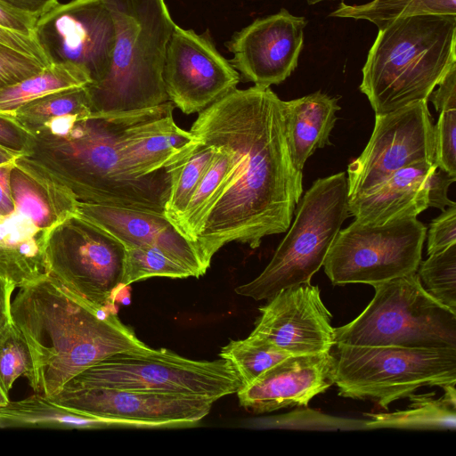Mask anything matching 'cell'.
Here are the masks:
<instances>
[{"label": "cell", "mask_w": 456, "mask_h": 456, "mask_svg": "<svg viewBox=\"0 0 456 456\" xmlns=\"http://www.w3.org/2000/svg\"><path fill=\"white\" fill-rule=\"evenodd\" d=\"M282 100L270 87L235 89L200 112L190 132L227 151L234 161L228 186L207 215L196 239L208 266L230 242L260 246L288 231L303 193L293 165Z\"/></svg>", "instance_id": "1"}, {"label": "cell", "mask_w": 456, "mask_h": 456, "mask_svg": "<svg viewBox=\"0 0 456 456\" xmlns=\"http://www.w3.org/2000/svg\"><path fill=\"white\" fill-rule=\"evenodd\" d=\"M151 109L53 118L30 132V146L22 156L65 185L78 201L164 214L168 170L134 178L120 159L123 142Z\"/></svg>", "instance_id": "2"}, {"label": "cell", "mask_w": 456, "mask_h": 456, "mask_svg": "<svg viewBox=\"0 0 456 456\" xmlns=\"http://www.w3.org/2000/svg\"><path fill=\"white\" fill-rule=\"evenodd\" d=\"M11 317L31 352L29 385L48 397L113 354L151 349L115 312L88 306L48 277L20 288L11 303Z\"/></svg>", "instance_id": "3"}, {"label": "cell", "mask_w": 456, "mask_h": 456, "mask_svg": "<svg viewBox=\"0 0 456 456\" xmlns=\"http://www.w3.org/2000/svg\"><path fill=\"white\" fill-rule=\"evenodd\" d=\"M453 66L456 15L403 17L379 29L359 88L375 115H382L428 101Z\"/></svg>", "instance_id": "4"}, {"label": "cell", "mask_w": 456, "mask_h": 456, "mask_svg": "<svg viewBox=\"0 0 456 456\" xmlns=\"http://www.w3.org/2000/svg\"><path fill=\"white\" fill-rule=\"evenodd\" d=\"M114 23L107 76L86 86L91 113L117 115L168 102L163 68L175 23L165 0H103Z\"/></svg>", "instance_id": "5"}, {"label": "cell", "mask_w": 456, "mask_h": 456, "mask_svg": "<svg viewBox=\"0 0 456 456\" xmlns=\"http://www.w3.org/2000/svg\"><path fill=\"white\" fill-rule=\"evenodd\" d=\"M295 219L263 272L235 289L255 300L270 299L281 289L310 283L349 216L345 172L315 180L300 199Z\"/></svg>", "instance_id": "6"}, {"label": "cell", "mask_w": 456, "mask_h": 456, "mask_svg": "<svg viewBox=\"0 0 456 456\" xmlns=\"http://www.w3.org/2000/svg\"><path fill=\"white\" fill-rule=\"evenodd\" d=\"M372 287L375 294L365 309L334 329L335 344L456 348V314L425 289L417 273Z\"/></svg>", "instance_id": "7"}, {"label": "cell", "mask_w": 456, "mask_h": 456, "mask_svg": "<svg viewBox=\"0 0 456 456\" xmlns=\"http://www.w3.org/2000/svg\"><path fill=\"white\" fill-rule=\"evenodd\" d=\"M338 395L375 402L385 410L422 387L456 384V348L334 344Z\"/></svg>", "instance_id": "8"}, {"label": "cell", "mask_w": 456, "mask_h": 456, "mask_svg": "<svg viewBox=\"0 0 456 456\" xmlns=\"http://www.w3.org/2000/svg\"><path fill=\"white\" fill-rule=\"evenodd\" d=\"M241 381L233 366L185 358L168 349L113 354L71 379L62 388L104 387L178 394L210 399L237 393ZM61 388V389H62Z\"/></svg>", "instance_id": "9"}, {"label": "cell", "mask_w": 456, "mask_h": 456, "mask_svg": "<svg viewBox=\"0 0 456 456\" xmlns=\"http://www.w3.org/2000/svg\"><path fill=\"white\" fill-rule=\"evenodd\" d=\"M45 257L47 277L63 291L92 308L117 313L126 247L114 236L73 215L49 230Z\"/></svg>", "instance_id": "10"}, {"label": "cell", "mask_w": 456, "mask_h": 456, "mask_svg": "<svg viewBox=\"0 0 456 456\" xmlns=\"http://www.w3.org/2000/svg\"><path fill=\"white\" fill-rule=\"evenodd\" d=\"M427 227L417 217L382 224L354 220L340 229L324 260L333 285H375L416 273L421 261Z\"/></svg>", "instance_id": "11"}, {"label": "cell", "mask_w": 456, "mask_h": 456, "mask_svg": "<svg viewBox=\"0 0 456 456\" xmlns=\"http://www.w3.org/2000/svg\"><path fill=\"white\" fill-rule=\"evenodd\" d=\"M34 39L48 64L76 65L87 73L90 84L109 73L115 28L103 0L59 3L37 19Z\"/></svg>", "instance_id": "12"}, {"label": "cell", "mask_w": 456, "mask_h": 456, "mask_svg": "<svg viewBox=\"0 0 456 456\" xmlns=\"http://www.w3.org/2000/svg\"><path fill=\"white\" fill-rule=\"evenodd\" d=\"M434 126L428 101L375 115L366 147L347 167L348 197L374 187L403 167L435 163Z\"/></svg>", "instance_id": "13"}, {"label": "cell", "mask_w": 456, "mask_h": 456, "mask_svg": "<svg viewBox=\"0 0 456 456\" xmlns=\"http://www.w3.org/2000/svg\"><path fill=\"white\" fill-rule=\"evenodd\" d=\"M49 398L77 411L115 420L122 428H135L192 427L209 413L214 403L178 394L104 387L62 388Z\"/></svg>", "instance_id": "14"}, {"label": "cell", "mask_w": 456, "mask_h": 456, "mask_svg": "<svg viewBox=\"0 0 456 456\" xmlns=\"http://www.w3.org/2000/svg\"><path fill=\"white\" fill-rule=\"evenodd\" d=\"M162 77L169 101L185 114L200 113L235 90L240 80L208 31L198 34L177 25L167 47Z\"/></svg>", "instance_id": "15"}, {"label": "cell", "mask_w": 456, "mask_h": 456, "mask_svg": "<svg viewBox=\"0 0 456 456\" xmlns=\"http://www.w3.org/2000/svg\"><path fill=\"white\" fill-rule=\"evenodd\" d=\"M307 23L285 8L255 20L226 43L233 54L231 64L243 80L256 86L281 84L298 64Z\"/></svg>", "instance_id": "16"}, {"label": "cell", "mask_w": 456, "mask_h": 456, "mask_svg": "<svg viewBox=\"0 0 456 456\" xmlns=\"http://www.w3.org/2000/svg\"><path fill=\"white\" fill-rule=\"evenodd\" d=\"M259 308L250 337L289 354L328 352L334 346L331 314L318 286L300 284L281 289Z\"/></svg>", "instance_id": "17"}, {"label": "cell", "mask_w": 456, "mask_h": 456, "mask_svg": "<svg viewBox=\"0 0 456 456\" xmlns=\"http://www.w3.org/2000/svg\"><path fill=\"white\" fill-rule=\"evenodd\" d=\"M335 385V361L328 352L292 354L237 391L240 404L255 413L307 406Z\"/></svg>", "instance_id": "18"}, {"label": "cell", "mask_w": 456, "mask_h": 456, "mask_svg": "<svg viewBox=\"0 0 456 456\" xmlns=\"http://www.w3.org/2000/svg\"><path fill=\"white\" fill-rule=\"evenodd\" d=\"M77 215L126 248L151 246L164 250L191 269L194 277L208 268L196 242L180 232L164 214L79 201Z\"/></svg>", "instance_id": "19"}, {"label": "cell", "mask_w": 456, "mask_h": 456, "mask_svg": "<svg viewBox=\"0 0 456 456\" xmlns=\"http://www.w3.org/2000/svg\"><path fill=\"white\" fill-rule=\"evenodd\" d=\"M175 105L168 101L152 107L130 131L120 148L123 169L142 178L177 161L198 141L174 121Z\"/></svg>", "instance_id": "20"}, {"label": "cell", "mask_w": 456, "mask_h": 456, "mask_svg": "<svg viewBox=\"0 0 456 456\" xmlns=\"http://www.w3.org/2000/svg\"><path fill=\"white\" fill-rule=\"evenodd\" d=\"M435 163L419 162L403 167L374 187L348 197V212L354 220L382 224L417 217L428 207V177Z\"/></svg>", "instance_id": "21"}, {"label": "cell", "mask_w": 456, "mask_h": 456, "mask_svg": "<svg viewBox=\"0 0 456 456\" xmlns=\"http://www.w3.org/2000/svg\"><path fill=\"white\" fill-rule=\"evenodd\" d=\"M10 185L15 210L41 229L50 230L77 214L79 201L75 195L24 156L13 163Z\"/></svg>", "instance_id": "22"}, {"label": "cell", "mask_w": 456, "mask_h": 456, "mask_svg": "<svg viewBox=\"0 0 456 456\" xmlns=\"http://www.w3.org/2000/svg\"><path fill=\"white\" fill-rule=\"evenodd\" d=\"M48 232L16 210L0 215V278L15 288L46 278Z\"/></svg>", "instance_id": "23"}, {"label": "cell", "mask_w": 456, "mask_h": 456, "mask_svg": "<svg viewBox=\"0 0 456 456\" xmlns=\"http://www.w3.org/2000/svg\"><path fill=\"white\" fill-rule=\"evenodd\" d=\"M338 100L317 91L282 102L287 142L297 169L303 171L306 160L317 149L330 144L336 113L340 110Z\"/></svg>", "instance_id": "24"}, {"label": "cell", "mask_w": 456, "mask_h": 456, "mask_svg": "<svg viewBox=\"0 0 456 456\" xmlns=\"http://www.w3.org/2000/svg\"><path fill=\"white\" fill-rule=\"evenodd\" d=\"M120 427L112 419L90 416L35 393L0 406V428L96 429Z\"/></svg>", "instance_id": "25"}, {"label": "cell", "mask_w": 456, "mask_h": 456, "mask_svg": "<svg viewBox=\"0 0 456 456\" xmlns=\"http://www.w3.org/2000/svg\"><path fill=\"white\" fill-rule=\"evenodd\" d=\"M444 395L436 392L411 394V403L405 410L390 413H365L364 428L451 429L456 428L455 384L442 387Z\"/></svg>", "instance_id": "26"}, {"label": "cell", "mask_w": 456, "mask_h": 456, "mask_svg": "<svg viewBox=\"0 0 456 456\" xmlns=\"http://www.w3.org/2000/svg\"><path fill=\"white\" fill-rule=\"evenodd\" d=\"M90 83L87 73L76 65L48 64L41 71L0 91V114L12 116L20 107L36 99Z\"/></svg>", "instance_id": "27"}, {"label": "cell", "mask_w": 456, "mask_h": 456, "mask_svg": "<svg viewBox=\"0 0 456 456\" xmlns=\"http://www.w3.org/2000/svg\"><path fill=\"white\" fill-rule=\"evenodd\" d=\"M215 148L216 152L208 169L175 224L180 232L194 242L209 210L228 186L233 171L232 155L222 148Z\"/></svg>", "instance_id": "28"}, {"label": "cell", "mask_w": 456, "mask_h": 456, "mask_svg": "<svg viewBox=\"0 0 456 456\" xmlns=\"http://www.w3.org/2000/svg\"><path fill=\"white\" fill-rule=\"evenodd\" d=\"M216 152L215 147L198 139L177 161L167 167L170 187L164 215L175 226L185 211Z\"/></svg>", "instance_id": "29"}, {"label": "cell", "mask_w": 456, "mask_h": 456, "mask_svg": "<svg viewBox=\"0 0 456 456\" xmlns=\"http://www.w3.org/2000/svg\"><path fill=\"white\" fill-rule=\"evenodd\" d=\"M423 14L456 15V0H371L362 4L341 2L329 16L368 20L379 29L396 19Z\"/></svg>", "instance_id": "30"}, {"label": "cell", "mask_w": 456, "mask_h": 456, "mask_svg": "<svg viewBox=\"0 0 456 456\" xmlns=\"http://www.w3.org/2000/svg\"><path fill=\"white\" fill-rule=\"evenodd\" d=\"M89 114V98L85 86L36 99L17 110L12 117L30 133L56 118Z\"/></svg>", "instance_id": "31"}, {"label": "cell", "mask_w": 456, "mask_h": 456, "mask_svg": "<svg viewBox=\"0 0 456 456\" xmlns=\"http://www.w3.org/2000/svg\"><path fill=\"white\" fill-rule=\"evenodd\" d=\"M219 355L233 366L241 387H245L268 368L292 354L248 336L244 339L231 340L222 347Z\"/></svg>", "instance_id": "32"}, {"label": "cell", "mask_w": 456, "mask_h": 456, "mask_svg": "<svg viewBox=\"0 0 456 456\" xmlns=\"http://www.w3.org/2000/svg\"><path fill=\"white\" fill-rule=\"evenodd\" d=\"M193 276L185 265L151 246L126 248L122 286L151 277L182 279Z\"/></svg>", "instance_id": "33"}, {"label": "cell", "mask_w": 456, "mask_h": 456, "mask_svg": "<svg viewBox=\"0 0 456 456\" xmlns=\"http://www.w3.org/2000/svg\"><path fill=\"white\" fill-rule=\"evenodd\" d=\"M416 273L425 289L456 314V243L428 255Z\"/></svg>", "instance_id": "34"}, {"label": "cell", "mask_w": 456, "mask_h": 456, "mask_svg": "<svg viewBox=\"0 0 456 456\" xmlns=\"http://www.w3.org/2000/svg\"><path fill=\"white\" fill-rule=\"evenodd\" d=\"M34 378V364L29 346L20 330L9 323L0 333V388L8 395L14 381Z\"/></svg>", "instance_id": "35"}, {"label": "cell", "mask_w": 456, "mask_h": 456, "mask_svg": "<svg viewBox=\"0 0 456 456\" xmlns=\"http://www.w3.org/2000/svg\"><path fill=\"white\" fill-rule=\"evenodd\" d=\"M456 109L439 112L434 126L435 164L456 177Z\"/></svg>", "instance_id": "36"}, {"label": "cell", "mask_w": 456, "mask_h": 456, "mask_svg": "<svg viewBox=\"0 0 456 456\" xmlns=\"http://www.w3.org/2000/svg\"><path fill=\"white\" fill-rule=\"evenodd\" d=\"M46 65L0 42V91L39 71Z\"/></svg>", "instance_id": "37"}, {"label": "cell", "mask_w": 456, "mask_h": 456, "mask_svg": "<svg viewBox=\"0 0 456 456\" xmlns=\"http://www.w3.org/2000/svg\"><path fill=\"white\" fill-rule=\"evenodd\" d=\"M456 243V205L447 207L432 220L428 232V255Z\"/></svg>", "instance_id": "38"}, {"label": "cell", "mask_w": 456, "mask_h": 456, "mask_svg": "<svg viewBox=\"0 0 456 456\" xmlns=\"http://www.w3.org/2000/svg\"><path fill=\"white\" fill-rule=\"evenodd\" d=\"M32 134L12 116L0 114V146L19 155H24L31 142Z\"/></svg>", "instance_id": "39"}, {"label": "cell", "mask_w": 456, "mask_h": 456, "mask_svg": "<svg viewBox=\"0 0 456 456\" xmlns=\"http://www.w3.org/2000/svg\"><path fill=\"white\" fill-rule=\"evenodd\" d=\"M456 177H452L442 169L433 170L428 177V207L444 211L447 207L456 203L448 198V190Z\"/></svg>", "instance_id": "40"}, {"label": "cell", "mask_w": 456, "mask_h": 456, "mask_svg": "<svg viewBox=\"0 0 456 456\" xmlns=\"http://www.w3.org/2000/svg\"><path fill=\"white\" fill-rule=\"evenodd\" d=\"M428 98L437 112L456 109V66L438 83Z\"/></svg>", "instance_id": "41"}, {"label": "cell", "mask_w": 456, "mask_h": 456, "mask_svg": "<svg viewBox=\"0 0 456 456\" xmlns=\"http://www.w3.org/2000/svg\"><path fill=\"white\" fill-rule=\"evenodd\" d=\"M38 18L13 11L0 3V27L34 38V28Z\"/></svg>", "instance_id": "42"}, {"label": "cell", "mask_w": 456, "mask_h": 456, "mask_svg": "<svg viewBox=\"0 0 456 456\" xmlns=\"http://www.w3.org/2000/svg\"><path fill=\"white\" fill-rule=\"evenodd\" d=\"M0 42L15 50L35 57L45 65H48L43 51L31 37L18 34L0 27Z\"/></svg>", "instance_id": "43"}, {"label": "cell", "mask_w": 456, "mask_h": 456, "mask_svg": "<svg viewBox=\"0 0 456 456\" xmlns=\"http://www.w3.org/2000/svg\"><path fill=\"white\" fill-rule=\"evenodd\" d=\"M8 8L39 18L59 4L58 0H0Z\"/></svg>", "instance_id": "44"}, {"label": "cell", "mask_w": 456, "mask_h": 456, "mask_svg": "<svg viewBox=\"0 0 456 456\" xmlns=\"http://www.w3.org/2000/svg\"><path fill=\"white\" fill-rule=\"evenodd\" d=\"M14 161L0 165V215H9L15 211L10 185V175Z\"/></svg>", "instance_id": "45"}, {"label": "cell", "mask_w": 456, "mask_h": 456, "mask_svg": "<svg viewBox=\"0 0 456 456\" xmlns=\"http://www.w3.org/2000/svg\"><path fill=\"white\" fill-rule=\"evenodd\" d=\"M15 287L0 278V333L12 322L11 296Z\"/></svg>", "instance_id": "46"}, {"label": "cell", "mask_w": 456, "mask_h": 456, "mask_svg": "<svg viewBox=\"0 0 456 456\" xmlns=\"http://www.w3.org/2000/svg\"><path fill=\"white\" fill-rule=\"evenodd\" d=\"M20 156L21 155L0 146V165L13 162Z\"/></svg>", "instance_id": "47"}, {"label": "cell", "mask_w": 456, "mask_h": 456, "mask_svg": "<svg viewBox=\"0 0 456 456\" xmlns=\"http://www.w3.org/2000/svg\"><path fill=\"white\" fill-rule=\"evenodd\" d=\"M308 4H315L323 1H335V0H305Z\"/></svg>", "instance_id": "48"}]
</instances>
